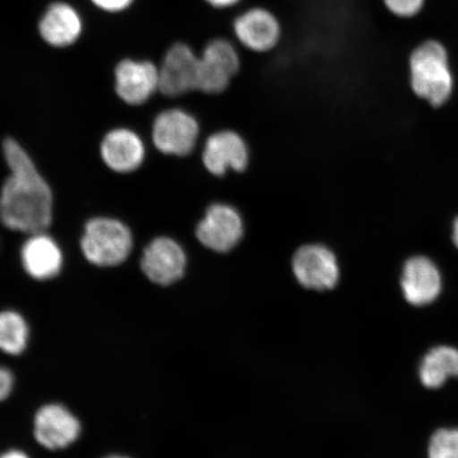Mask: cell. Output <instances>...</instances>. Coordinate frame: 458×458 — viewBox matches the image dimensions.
Wrapping results in <instances>:
<instances>
[{"label":"cell","mask_w":458,"mask_h":458,"mask_svg":"<svg viewBox=\"0 0 458 458\" xmlns=\"http://www.w3.org/2000/svg\"><path fill=\"white\" fill-rule=\"evenodd\" d=\"M10 175L0 191V222L11 231L44 233L53 220V193L28 153L14 140L4 142Z\"/></svg>","instance_id":"1"},{"label":"cell","mask_w":458,"mask_h":458,"mask_svg":"<svg viewBox=\"0 0 458 458\" xmlns=\"http://www.w3.org/2000/svg\"><path fill=\"white\" fill-rule=\"evenodd\" d=\"M408 71L411 90L428 105L443 106L454 94V64L448 49L437 39H428L411 50Z\"/></svg>","instance_id":"2"},{"label":"cell","mask_w":458,"mask_h":458,"mask_svg":"<svg viewBox=\"0 0 458 458\" xmlns=\"http://www.w3.org/2000/svg\"><path fill=\"white\" fill-rule=\"evenodd\" d=\"M211 8L217 10H226L236 7L242 0H204Z\"/></svg>","instance_id":"24"},{"label":"cell","mask_w":458,"mask_h":458,"mask_svg":"<svg viewBox=\"0 0 458 458\" xmlns=\"http://www.w3.org/2000/svg\"><path fill=\"white\" fill-rule=\"evenodd\" d=\"M420 383L429 389L445 385L451 377H458V349L440 345L429 349L418 369Z\"/></svg>","instance_id":"18"},{"label":"cell","mask_w":458,"mask_h":458,"mask_svg":"<svg viewBox=\"0 0 458 458\" xmlns=\"http://www.w3.org/2000/svg\"><path fill=\"white\" fill-rule=\"evenodd\" d=\"M38 29L46 43L55 47H67L81 34L82 21L70 4L56 3L46 11Z\"/></svg>","instance_id":"17"},{"label":"cell","mask_w":458,"mask_h":458,"mask_svg":"<svg viewBox=\"0 0 458 458\" xmlns=\"http://www.w3.org/2000/svg\"><path fill=\"white\" fill-rule=\"evenodd\" d=\"M233 33L245 50L255 55H267L276 49L282 41L283 26L271 10L253 7L236 16Z\"/></svg>","instance_id":"11"},{"label":"cell","mask_w":458,"mask_h":458,"mask_svg":"<svg viewBox=\"0 0 458 458\" xmlns=\"http://www.w3.org/2000/svg\"><path fill=\"white\" fill-rule=\"evenodd\" d=\"M29 341L26 319L15 311L0 312V352L19 356L25 352Z\"/></svg>","instance_id":"19"},{"label":"cell","mask_w":458,"mask_h":458,"mask_svg":"<svg viewBox=\"0 0 458 458\" xmlns=\"http://www.w3.org/2000/svg\"><path fill=\"white\" fill-rule=\"evenodd\" d=\"M0 458H29V456L24 454V452L19 450H11L5 452Z\"/></svg>","instance_id":"25"},{"label":"cell","mask_w":458,"mask_h":458,"mask_svg":"<svg viewBox=\"0 0 458 458\" xmlns=\"http://www.w3.org/2000/svg\"><path fill=\"white\" fill-rule=\"evenodd\" d=\"M199 145L204 167L211 175L225 177L231 172L242 174L249 168L250 148L244 137L236 131H216Z\"/></svg>","instance_id":"8"},{"label":"cell","mask_w":458,"mask_h":458,"mask_svg":"<svg viewBox=\"0 0 458 458\" xmlns=\"http://www.w3.org/2000/svg\"><path fill=\"white\" fill-rule=\"evenodd\" d=\"M452 242L458 249V216L455 217L454 222V231H452Z\"/></svg>","instance_id":"26"},{"label":"cell","mask_w":458,"mask_h":458,"mask_svg":"<svg viewBox=\"0 0 458 458\" xmlns=\"http://www.w3.org/2000/svg\"><path fill=\"white\" fill-rule=\"evenodd\" d=\"M25 271L37 280H48L61 272L62 251L53 238L44 233L31 234L21 249Z\"/></svg>","instance_id":"16"},{"label":"cell","mask_w":458,"mask_h":458,"mask_svg":"<svg viewBox=\"0 0 458 458\" xmlns=\"http://www.w3.org/2000/svg\"><path fill=\"white\" fill-rule=\"evenodd\" d=\"M428 458H458V428L437 429L429 438Z\"/></svg>","instance_id":"20"},{"label":"cell","mask_w":458,"mask_h":458,"mask_svg":"<svg viewBox=\"0 0 458 458\" xmlns=\"http://www.w3.org/2000/svg\"><path fill=\"white\" fill-rule=\"evenodd\" d=\"M242 65V55L236 45L225 38L211 39L199 54L198 93H225Z\"/></svg>","instance_id":"6"},{"label":"cell","mask_w":458,"mask_h":458,"mask_svg":"<svg viewBox=\"0 0 458 458\" xmlns=\"http://www.w3.org/2000/svg\"><path fill=\"white\" fill-rule=\"evenodd\" d=\"M81 434V423L66 406L50 403L38 410L34 420V437L48 450H63Z\"/></svg>","instance_id":"13"},{"label":"cell","mask_w":458,"mask_h":458,"mask_svg":"<svg viewBox=\"0 0 458 458\" xmlns=\"http://www.w3.org/2000/svg\"><path fill=\"white\" fill-rule=\"evenodd\" d=\"M194 234L204 249L220 255L232 253L245 236L243 216L232 204L211 203L197 223Z\"/></svg>","instance_id":"7"},{"label":"cell","mask_w":458,"mask_h":458,"mask_svg":"<svg viewBox=\"0 0 458 458\" xmlns=\"http://www.w3.org/2000/svg\"><path fill=\"white\" fill-rule=\"evenodd\" d=\"M97 7L110 11V13H118L127 9L133 0H91Z\"/></svg>","instance_id":"23"},{"label":"cell","mask_w":458,"mask_h":458,"mask_svg":"<svg viewBox=\"0 0 458 458\" xmlns=\"http://www.w3.org/2000/svg\"><path fill=\"white\" fill-rule=\"evenodd\" d=\"M81 250L91 265L116 267L128 259L133 250V236L123 222L111 217H95L85 225Z\"/></svg>","instance_id":"3"},{"label":"cell","mask_w":458,"mask_h":458,"mask_svg":"<svg viewBox=\"0 0 458 458\" xmlns=\"http://www.w3.org/2000/svg\"><path fill=\"white\" fill-rule=\"evenodd\" d=\"M101 157L111 170L118 174H129L140 167L146 157V148L135 131L116 129L103 139Z\"/></svg>","instance_id":"15"},{"label":"cell","mask_w":458,"mask_h":458,"mask_svg":"<svg viewBox=\"0 0 458 458\" xmlns=\"http://www.w3.org/2000/svg\"><path fill=\"white\" fill-rule=\"evenodd\" d=\"M106 458H130V457L122 456V455H111V456H108V457H106Z\"/></svg>","instance_id":"27"},{"label":"cell","mask_w":458,"mask_h":458,"mask_svg":"<svg viewBox=\"0 0 458 458\" xmlns=\"http://www.w3.org/2000/svg\"><path fill=\"white\" fill-rule=\"evenodd\" d=\"M291 270L301 288L318 293L336 289L342 278L339 257L319 242L300 246L292 257Z\"/></svg>","instance_id":"5"},{"label":"cell","mask_w":458,"mask_h":458,"mask_svg":"<svg viewBox=\"0 0 458 458\" xmlns=\"http://www.w3.org/2000/svg\"><path fill=\"white\" fill-rule=\"evenodd\" d=\"M14 377L13 372L0 366V403L7 399L13 393Z\"/></svg>","instance_id":"22"},{"label":"cell","mask_w":458,"mask_h":458,"mask_svg":"<svg viewBox=\"0 0 458 458\" xmlns=\"http://www.w3.org/2000/svg\"><path fill=\"white\" fill-rule=\"evenodd\" d=\"M114 89L131 106L146 103L159 91V68L151 62L123 60L114 71Z\"/></svg>","instance_id":"14"},{"label":"cell","mask_w":458,"mask_h":458,"mask_svg":"<svg viewBox=\"0 0 458 458\" xmlns=\"http://www.w3.org/2000/svg\"><path fill=\"white\" fill-rule=\"evenodd\" d=\"M202 135L199 119L180 106L160 112L152 125V140L167 157L185 158L196 152Z\"/></svg>","instance_id":"4"},{"label":"cell","mask_w":458,"mask_h":458,"mask_svg":"<svg viewBox=\"0 0 458 458\" xmlns=\"http://www.w3.org/2000/svg\"><path fill=\"white\" fill-rule=\"evenodd\" d=\"M140 267L151 283L162 286L174 285L185 277L189 256L179 240L165 234L153 239L147 245Z\"/></svg>","instance_id":"9"},{"label":"cell","mask_w":458,"mask_h":458,"mask_svg":"<svg viewBox=\"0 0 458 458\" xmlns=\"http://www.w3.org/2000/svg\"><path fill=\"white\" fill-rule=\"evenodd\" d=\"M399 284L401 295L409 305L428 306L443 293V273L431 258L425 255L411 256L401 268Z\"/></svg>","instance_id":"10"},{"label":"cell","mask_w":458,"mask_h":458,"mask_svg":"<svg viewBox=\"0 0 458 458\" xmlns=\"http://www.w3.org/2000/svg\"><path fill=\"white\" fill-rule=\"evenodd\" d=\"M199 54L185 43H175L165 53L159 67V91L177 100L196 93Z\"/></svg>","instance_id":"12"},{"label":"cell","mask_w":458,"mask_h":458,"mask_svg":"<svg viewBox=\"0 0 458 458\" xmlns=\"http://www.w3.org/2000/svg\"><path fill=\"white\" fill-rule=\"evenodd\" d=\"M389 13L399 19H414L425 8L427 0H382Z\"/></svg>","instance_id":"21"}]
</instances>
